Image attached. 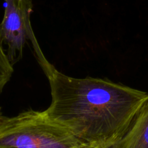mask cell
I'll list each match as a JSON object with an SVG mask.
<instances>
[{"label": "cell", "mask_w": 148, "mask_h": 148, "mask_svg": "<svg viewBox=\"0 0 148 148\" xmlns=\"http://www.w3.org/2000/svg\"><path fill=\"white\" fill-rule=\"evenodd\" d=\"M40 66L49 81L52 96L45 113L91 146H113L148 103L147 92L109 79L71 77L48 60Z\"/></svg>", "instance_id": "obj_1"}, {"label": "cell", "mask_w": 148, "mask_h": 148, "mask_svg": "<svg viewBox=\"0 0 148 148\" xmlns=\"http://www.w3.org/2000/svg\"><path fill=\"white\" fill-rule=\"evenodd\" d=\"M33 11L31 0H5V14L0 23V41L7 47L5 52L12 65L23 58L28 41L32 45L39 63L47 60L31 26Z\"/></svg>", "instance_id": "obj_3"}, {"label": "cell", "mask_w": 148, "mask_h": 148, "mask_svg": "<svg viewBox=\"0 0 148 148\" xmlns=\"http://www.w3.org/2000/svg\"><path fill=\"white\" fill-rule=\"evenodd\" d=\"M109 148H148V103L123 137Z\"/></svg>", "instance_id": "obj_4"}, {"label": "cell", "mask_w": 148, "mask_h": 148, "mask_svg": "<svg viewBox=\"0 0 148 148\" xmlns=\"http://www.w3.org/2000/svg\"><path fill=\"white\" fill-rule=\"evenodd\" d=\"M13 72V65L10 62L5 47L0 41V95L10 81Z\"/></svg>", "instance_id": "obj_5"}, {"label": "cell", "mask_w": 148, "mask_h": 148, "mask_svg": "<svg viewBox=\"0 0 148 148\" xmlns=\"http://www.w3.org/2000/svg\"><path fill=\"white\" fill-rule=\"evenodd\" d=\"M84 148H100V147H95V146H88Z\"/></svg>", "instance_id": "obj_6"}, {"label": "cell", "mask_w": 148, "mask_h": 148, "mask_svg": "<svg viewBox=\"0 0 148 148\" xmlns=\"http://www.w3.org/2000/svg\"><path fill=\"white\" fill-rule=\"evenodd\" d=\"M91 146L51 120L45 111H23L0 120V148H84Z\"/></svg>", "instance_id": "obj_2"}, {"label": "cell", "mask_w": 148, "mask_h": 148, "mask_svg": "<svg viewBox=\"0 0 148 148\" xmlns=\"http://www.w3.org/2000/svg\"><path fill=\"white\" fill-rule=\"evenodd\" d=\"M2 108H1V107H0V120H1V119H2Z\"/></svg>", "instance_id": "obj_7"}]
</instances>
